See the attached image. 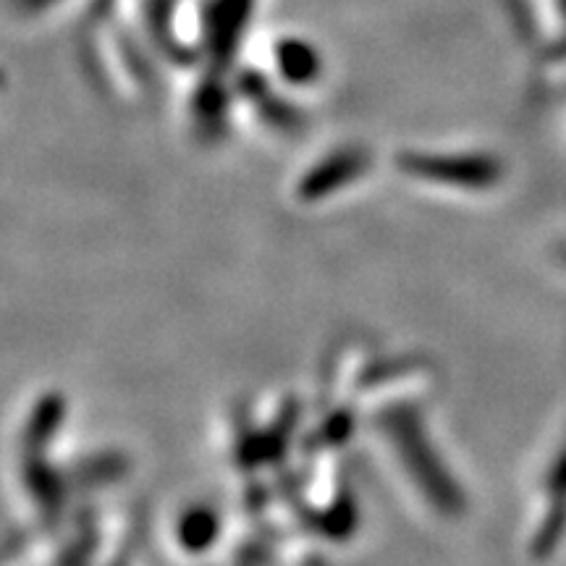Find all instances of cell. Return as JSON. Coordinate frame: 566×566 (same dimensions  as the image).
<instances>
[{"instance_id":"1","label":"cell","mask_w":566,"mask_h":566,"mask_svg":"<svg viewBox=\"0 0 566 566\" xmlns=\"http://www.w3.org/2000/svg\"><path fill=\"white\" fill-rule=\"evenodd\" d=\"M0 84H3V74H0Z\"/></svg>"}]
</instances>
